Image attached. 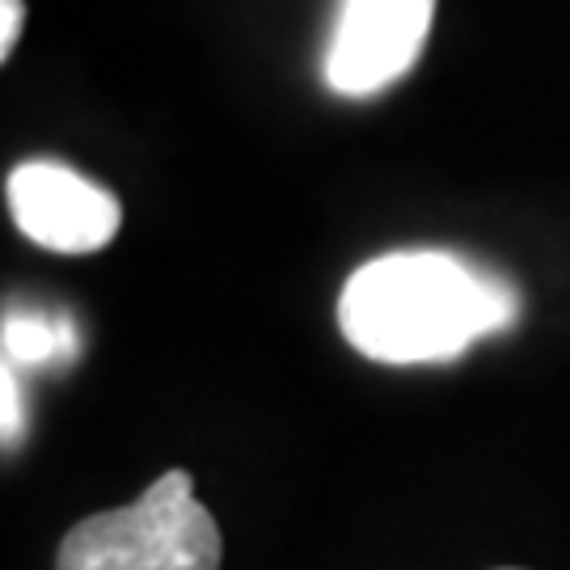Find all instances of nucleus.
<instances>
[{
	"instance_id": "1",
	"label": "nucleus",
	"mask_w": 570,
	"mask_h": 570,
	"mask_svg": "<svg viewBox=\"0 0 570 570\" xmlns=\"http://www.w3.org/2000/svg\"><path fill=\"white\" fill-rule=\"evenodd\" d=\"M520 296L452 254L406 249L360 266L343 287L338 326L376 364L456 360L473 338L508 330Z\"/></svg>"
},
{
	"instance_id": "2",
	"label": "nucleus",
	"mask_w": 570,
	"mask_h": 570,
	"mask_svg": "<svg viewBox=\"0 0 570 570\" xmlns=\"http://www.w3.org/2000/svg\"><path fill=\"white\" fill-rule=\"evenodd\" d=\"M220 524L195 499V478L169 469L131 508L72 524L56 570H220Z\"/></svg>"
},
{
	"instance_id": "3",
	"label": "nucleus",
	"mask_w": 570,
	"mask_h": 570,
	"mask_svg": "<svg viewBox=\"0 0 570 570\" xmlns=\"http://www.w3.org/2000/svg\"><path fill=\"white\" fill-rule=\"evenodd\" d=\"M435 0H343L326 56V81L343 98H372L423 56Z\"/></svg>"
},
{
	"instance_id": "4",
	"label": "nucleus",
	"mask_w": 570,
	"mask_h": 570,
	"mask_svg": "<svg viewBox=\"0 0 570 570\" xmlns=\"http://www.w3.org/2000/svg\"><path fill=\"white\" fill-rule=\"evenodd\" d=\"M4 195L21 233L56 254H94L115 242L122 225L119 199L60 161L18 165Z\"/></svg>"
},
{
	"instance_id": "5",
	"label": "nucleus",
	"mask_w": 570,
	"mask_h": 570,
	"mask_svg": "<svg viewBox=\"0 0 570 570\" xmlns=\"http://www.w3.org/2000/svg\"><path fill=\"white\" fill-rule=\"evenodd\" d=\"M4 364L13 367H51V364H72L81 338L68 317L60 313H30V308H9L4 313Z\"/></svg>"
},
{
	"instance_id": "6",
	"label": "nucleus",
	"mask_w": 570,
	"mask_h": 570,
	"mask_svg": "<svg viewBox=\"0 0 570 570\" xmlns=\"http://www.w3.org/2000/svg\"><path fill=\"white\" fill-rule=\"evenodd\" d=\"M21 21H26V4L21 0H0V60L13 56V42L21 35Z\"/></svg>"
},
{
	"instance_id": "7",
	"label": "nucleus",
	"mask_w": 570,
	"mask_h": 570,
	"mask_svg": "<svg viewBox=\"0 0 570 570\" xmlns=\"http://www.w3.org/2000/svg\"><path fill=\"white\" fill-rule=\"evenodd\" d=\"M21 431V397L13 381V364H4V444H13Z\"/></svg>"
},
{
	"instance_id": "8",
	"label": "nucleus",
	"mask_w": 570,
	"mask_h": 570,
	"mask_svg": "<svg viewBox=\"0 0 570 570\" xmlns=\"http://www.w3.org/2000/svg\"><path fill=\"white\" fill-rule=\"evenodd\" d=\"M499 570H520V567H499Z\"/></svg>"
}]
</instances>
